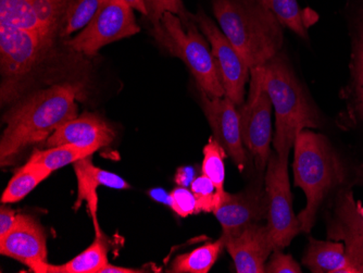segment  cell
<instances>
[{
	"label": "cell",
	"instance_id": "27",
	"mask_svg": "<svg viewBox=\"0 0 363 273\" xmlns=\"http://www.w3.org/2000/svg\"><path fill=\"white\" fill-rule=\"evenodd\" d=\"M191 189L195 195L196 213H213L223 203L212 181L203 174L191 182Z\"/></svg>",
	"mask_w": 363,
	"mask_h": 273
},
{
	"label": "cell",
	"instance_id": "17",
	"mask_svg": "<svg viewBox=\"0 0 363 273\" xmlns=\"http://www.w3.org/2000/svg\"><path fill=\"white\" fill-rule=\"evenodd\" d=\"M303 264L315 273H359L342 243L310 238Z\"/></svg>",
	"mask_w": 363,
	"mask_h": 273
},
{
	"label": "cell",
	"instance_id": "1",
	"mask_svg": "<svg viewBox=\"0 0 363 273\" xmlns=\"http://www.w3.org/2000/svg\"><path fill=\"white\" fill-rule=\"evenodd\" d=\"M82 87L63 83L36 91L6 113V128L0 140L1 166L24 148L48 140L57 128L77 118Z\"/></svg>",
	"mask_w": 363,
	"mask_h": 273
},
{
	"label": "cell",
	"instance_id": "5",
	"mask_svg": "<svg viewBox=\"0 0 363 273\" xmlns=\"http://www.w3.org/2000/svg\"><path fill=\"white\" fill-rule=\"evenodd\" d=\"M155 40L170 55L181 59L195 77L198 89L213 97L225 96L211 48L199 33L193 20L183 23L181 18L166 12L154 26Z\"/></svg>",
	"mask_w": 363,
	"mask_h": 273
},
{
	"label": "cell",
	"instance_id": "16",
	"mask_svg": "<svg viewBox=\"0 0 363 273\" xmlns=\"http://www.w3.org/2000/svg\"><path fill=\"white\" fill-rule=\"evenodd\" d=\"M114 138L113 128L105 120L93 113H84L57 128L46 140V145L55 147L74 144L83 147L97 146L101 148L111 144Z\"/></svg>",
	"mask_w": 363,
	"mask_h": 273
},
{
	"label": "cell",
	"instance_id": "34",
	"mask_svg": "<svg viewBox=\"0 0 363 273\" xmlns=\"http://www.w3.org/2000/svg\"><path fill=\"white\" fill-rule=\"evenodd\" d=\"M125 1L130 7L133 8L134 10H138V12L148 17V11H147L145 0H125Z\"/></svg>",
	"mask_w": 363,
	"mask_h": 273
},
{
	"label": "cell",
	"instance_id": "35",
	"mask_svg": "<svg viewBox=\"0 0 363 273\" xmlns=\"http://www.w3.org/2000/svg\"><path fill=\"white\" fill-rule=\"evenodd\" d=\"M357 213H358L359 215V219H360L361 224H362L363 228V207L362 206L359 204L358 205V209H357Z\"/></svg>",
	"mask_w": 363,
	"mask_h": 273
},
{
	"label": "cell",
	"instance_id": "28",
	"mask_svg": "<svg viewBox=\"0 0 363 273\" xmlns=\"http://www.w3.org/2000/svg\"><path fill=\"white\" fill-rule=\"evenodd\" d=\"M145 3L152 26H157L166 12H171L181 18L183 23H189L193 20L194 16L186 11L183 0H145Z\"/></svg>",
	"mask_w": 363,
	"mask_h": 273
},
{
	"label": "cell",
	"instance_id": "29",
	"mask_svg": "<svg viewBox=\"0 0 363 273\" xmlns=\"http://www.w3.org/2000/svg\"><path fill=\"white\" fill-rule=\"evenodd\" d=\"M168 204L172 211L182 218L196 213V199L193 191L183 187L173 189L168 196Z\"/></svg>",
	"mask_w": 363,
	"mask_h": 273
},
{
	"label": "cell",
	"instance_id": "9",
	"mask_svg": "<svg viewBox=\"0 0 363 273\" xmlns=\"http://www.w3.org/2000/svg\"><path fill=\"white\" fill-rule=\"evenodd\" d=\"M194 21L209 40L225 96L240 107L244 104L245 87L250 77V67L247 66L235 47L230 44L223 32L205 12L195 14Z\"/></svg>",
	"mask_w": 363,
	"mask_h": 273
},
{
	"label": "cell",
	"instance_id": "32",
	"mask_svg": "<svg viewBox=\"0 0 363 273\" xmlns=\"http://www.w3.org/2000/svg\"><path fill=\"white\" fill-rule=\"evenodd\" d=\"M194 175H195V171H194L193 168L191 167H185V168H181L177 170V177H175V182L177 184L182 185V186H189V185L191 184L195 179H194Z\"/></svg>",
	"mask_w": 363,
	"mask_h": 273
},
{
	"label": "cell",
	"instance_id": "23",
	"mask_svg": "<svg viewBox=\"0 0 363 273\" xmlns=\"http://www.w3.org/2000/svg\"><path fill=\"white\" fill-rule=\"evenodd\" d=\"M226 158V152L220 143L214 138H211L207 145L203 147V174L212 181L218 194L225 199L228 191L224 189V181H225V165L224 160Z\"/></svg>",
	"mask_w": 363,
	"mask_h": 273
},
{
	"label": "cell",
	"instance_id": "7",
	"mask_svg": "<svg viewBox=\"0 0 363 273\" xmlns=\"http://www.w3.org/2000/svg\"><path fill=\"white\" fill-rule=\"evenodd\" d=\"M250 91L246 103L240 106V132L242 143L256 159L258 169L263 170L270 159L271 103L263 87V66L250 69Z\"/></svg>",
	"mask_w": 363,
	"mask_h": 273
},
{
	"label": "cell",
	"instance_id": "11",
	"mask_svg": "<svg viewBox=\"0 0 363 273\" xmlns=\"http://www.w3.org/2000/svg\"><path fill=\"white\" fill-rule=\"evenodd\" d=\"M199 93L201 106L211 126L214 138L225 150L226 154L233 159L240 171L244 170L246 154L242 147L240 113L235 104L228 96L213 97L201 89Z\"/></svg>",
	"mask_w": 363,
	"mask_h": 273
},
{
	"label": "cell",
	"instance_id": "13",
	"mask_svg": "<svg viewBox=\"0 0 363 273\" xmlns=\"http://www.w3.org/2000/svg\"><path fill=\"white\" fill-rule=\"evenodd\" d=\"M221 224L223 235L233 236L268 217L267 193L261 185L250 187L238 194L228 193L223 203L213 211Z\"/></svg>",
	"mask_w": 363,
	"mask_h": 273
},
{
	"label": "cell",
	"instance_id": "26",
	"mask_svg": "<svg viewBox=\"0 0 363 273\" xmlns=\"http://www.w3.org/2000/svg\"><path fill=\"white\" fill-rule=\"evenodd\" d=\"M73 1L74 0H30V4L38 21L55 38Z\"/></svg>",
	"mask_w": 363,
	"mask_h": 273
},
{
	"label": "cell",
	"instance_id": "4",
	"mask_svg": "<svg viewBox=\"0 0 363 273\" xmlns=\"http://www.w3.org/2000/svg\"><path fill=\"white\" fill-rule=\"evenodd\" d=\"M294 147L295 185L301 187L307 197V205L297 218L301 231L309 233L315 225L320 205L337 180V160L328 140L306 128L299 132Z\"/></svg>",
	"mask_w": 363,
	"mask_h": 273
},
{
	"label": "cell",
	"instance_id": "25",
	"mask_svg": "<svg viewBox=\"0 0 363 273\" xmlns=\"http://www.w3.org/2000/svg\"><path fill=\"white\" fill-rule=\"evenodd\" d=\"M105 0H74L65 13L61 36H70L77 30H84L96 17Z\"/></svg>",
	"mask_w": 363,
	"mask_h": 273
},
{
	"label": "cell",
	"instance_id": "18",
	"mask_svg": "<svg viewBox=\"0 0 363 273\" xmlns=\"http://www.w3.org/2000/svg\"><path fill=\"white\" fill-rule=\"evenodd\" d=\"M108 264V243L104 235L96 236L84 252L67 264L60 266L49 264L47 273H99Z\"/></svg>",
	"mask_w": 363,
	"mask_h": 273
},
{
	"label": "cell",
	"instance_id": "20",
	"mask_svg": "<svg viewBox=\"0 0 363 273\" xmlns=\"http://www.w3.org/2000/svg\"><path fill=\"white\" fill-rule=\"evenodd\" d=\"M52 173V170L43 165L26 162L10 180L9 184L4 191L1 203H18L22 201Z\"/></svg>",
	"mask_w": 363,
	"mask_h": 273
},
{
	"label": "cell",
	"instance_id": "12",
	"mask_svg": "<svg viewBox=\"0 0 363 273\" xmlns=\"http://www.w3.org/2000/svg\"><path fill=\"white\" fill-rule=\"evenodd\" d=\"M0 254L21 262L35 273H47L46 235L30 216L22 215L19 223L0 238Z\"/></svg>",
	"mask_w": 363,
	"mask_h": 273
},
{
	"label": "cell",
	"instance_id": "33",
	"mask_svg": "<svg viewBox=\"0 0 363 273\" xmlns=\"http://www.w3.org/2000/svg\"><path fill=\"white\" fill-rule=\"evenodd\" d=\"M146 272L142 269H132V268H123V267L112 266V264H108L107 266L104 267L99 273H142Z\"/></svg>",
	"mask_w": 363,
	"mask_h": 273
},
{
	"label": "cell",
	"instance_id": "2",
	"mask_svg": "<svg viewBox=\"0 0 363 273\" xmlns=\"http://www.w3.org/2000/svg\"><path fill=\"white\" fill-rule=\"evenodd\" d=\"M214 17L250 69L274 58L284 44L283 26L258 0H213Z\"/></svg>",
	"mask_w": 363,
	"mask_h": 273
},
{
	"label": "cell",
	"instance_id": "21",
	"mask_svg": "<svg viewBox=\"0 0 363 273\" xmlns=\"http://www.w3.org/2000/svg\"><path fill=\"white\" fill-rule=\"evenodd\" d=\"M98 150L101 148L97 146L83 147L74 144H65V145L49 147V150H36L33 152L28 162L43 165L54 172L67 165L74 164L79 159L91 156Z\"/></svg>",
	"mask_w": 363,
	"mask_h": 273
},
{
	"label": "cell",
	"instance_id": "14",
	"mask_svg": "<svg viewBox=\"0 0 363 273\" xmlns=\"http://www.w3.org/2000/svg\"><path fill=\"white\" fill-rule=\"evenodd\" d=\"M225 248L235 264L236 272H266L264 264L273 252L270 230L268 225L252 224L236 235L225 236Z\"/></svg>",
	"mask_w": 363,
	"mask_h": 273
},
{
	"label": "cell",
	"instance_id": "6",
	"mask_svg": "<svg viewBox=\"0 0 363 273\" xmlns=\"http://www.w3.org/2000/svg\"><path fill=\"white\" fill-rule=\"evenodd\" d=\"M287 162V159L271 155L266 174L268 228L273 252L284 250L301 231V222L294 213Z\"/></svg>",
	"mask_w": 363,
	"mask_h": 273
},
{
	"label": "cell",
	"instance_id": "19",
	"mask_svg": "<svg viewBox=\"0 0 363 273\" xmlns=\"http://www.w3.org/2000/svg\"><path fill=\"white\" fill-rule=\"evenodd\" d=\"M225 247V236L213 243L205 244L186 254L179 255L172 262L170 272L208 273Z\"/></svg>",
	"mask_w": 363,
	"mask_h": 273
},
{
	"label": "cell",
	"instance_id": "15",
	"mask_svg": "<svg viewBox=\"0 0 363 273\" xmlns=\"http://www.w3.org/2000/svg\"><path fill=\"white\" fill-rule=\"evenodd\" d=\"M74 171L77 181V199L75 201L74 211L79 209L83 201H86L95 228V236H103L97 218L98 186L103 185L110 189H130V185L116 173L96 167L91 162V156L85 157L74 162Z\"/></svg>",
	"mask_w": 363,
	"mask_h": 273
},
{
	"label": "cell",
	"instance_id": "24",
	"mask_svg": "<svg viewBox=\"0 0 363 273\" xmlns=\"http://www.w3.org/2000/svg\"><path fill=\"white\" fill-rule=\"evenodd\" d=\"M352 74L354 104L363 119V4L359 8L354 22Z\"/></svg>",
	"mask_w": 363,
	"mask_h": 273
},
{
	"label": "cell",
	"instance_id": "3",
	"mask_svg": "<svg viewBox=\"0 0 363 273\" xmlns=\"http://www.w3.org/2000/svg\"><path fill=\"white\" fill-rule=\"evenodd\" d=\"M263 87L275 110V154L289 160L299 132L319 128V116L284 57L277 54L263 66Z\"/></svg>",
	"mask_w": 363,
	"mask_h": 273
},
{
	"label": "cell",
	"instance_id": "31",
	"mask_svg": "<svg viewBox=\"0 0 363 273\" xmlns=\"http://www.w3.org/2000/svg\"><path fill=\"white\" fill-rule=\"evenodd\" d=\"M22 213H16L10 208H0V238H5L21 220Z\"/></svg>",
	"mask_w": 363,
	"mask_h": 273
},
{
	"label": "cell",
	"instance_id": "10",
	"mask_svg": "<svg viewBox=\"0 0 363 273\" xmlns=\"http://www.w3.org/2000/svg\"><path fill=\"white\" fill-rule=\"evenodd\" d=\"M49 48L50 46L38 34L0 24V59L4 77L18 79L28 74Z\"/></svg>",
	"mask_w": 363,
	"mask_h": 273
},
{
	"label": "cell",
	"instance_id": "22",
	"mask_svg": "<svg viewBox=\"0 0 363 273\" xmlns=\"http://www.w3.org/2000/svg\"><path fill=\"white\" fill-rule=\"evenodd\" d=\"M258 1L271 10L283 26H286L301 38H307L309 24L297 0H258Z\"/></svg>",
	"mask_w": 363,
	"mask_h": 273
},
{
	"label": "cell",
	"instance_id": "8",
	"mask_svg": "<svg viewBox=\"0 0 363 273\" xmlns=\"http://www.w3.org/2000/svg\"><path fill=\"white\" fill-rule=\"evenodd\" d=\"M133 10L125 0H105L91 23L69 40V47L74 52L93 56L110 43L140 33Z\"/></svg>",
	"mask_w": 363,
	"mask_h": 273
},
{
	"label": "cell",
	"instance_id": "30",
	"mask_svg": "<svg viewBox=\"0 0 363 273\" xmlns=\"http://www.w3.org/2000/svg\"><path fill=\"white\" fill-rule=\"evenodd\" d=\"M266 272L301 273L303 271L291 255H285L281 250H274L268 266H266Z\"/></svg>",
	"mask_w": 363,
	"mask_h": 273
}]
</instances>
